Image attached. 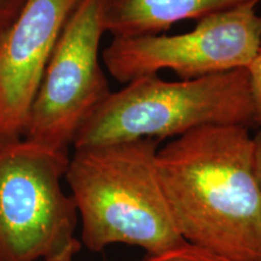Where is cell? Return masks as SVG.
I'll list each match as a JSON object with an SVG mask.
<instances>
[{"label":"cell","instance_id":"cell-1","mask_svg":"<svg viewBox=\"0 0 261 261\" xmlns=\"http://www.w3.org/2000/svg\"><path fill=\"white\" fill-rule=\"evenodd\" d=\"M249 127L205 126L160 146L156 167L182 240L224 261H261V191Z\"/></svg>","mask_w":261,"mask_h":261},{"label":"cell","instance_id":"cell-2","mask_svg":"<svg viewBox=\"0 0 261 261\" xmlns=\"http://www.w3.org/2000/svg\"><path fill=\"white\" fill-rule=\"evenodd\" d=\"M161 142H133L75 150L64 180L81 223V244L103 252L129 244L158 253L182 241L160 181Z\"/></svg>","mask_w":261,"mask_h":261},{"label":"cell","instance_id":"cell-3","mask_svg":"<svg viewBox=\"0 0 261 261\" xmlns=\"http://www.w3.org/2000/svg\"><path fill=\"white\" fill-rule=\"evenodd\" d=\"M254 123L246 68L190 80L145 75L112 92L86 120L74 150L177 138L205 126Z\"/></svg>","mask_w":261,"mask_h":261},{"label":"cell","instance_id":"cell-4","mask_svg":"<svg viewBox=\"0 0 261 261\" xmlns=\"http://www.w3.org/2000/svg\"><path fill=\"white\" fill-rule=\"evenodd\" d=\"M69 154L21 138L0 143V261H73L76 205L64 191Z\"/></svg>","mask_w":261,"mask_h":261},{"label":"cell","instance_id":"cell-5","mask_svg":"<svg viewBox=\"0 0 261 261\" xmlns=\"http://www.w3.org/2000/svg\"><path fill=\"white\" fill-rule=\"evenodd\" d=\"M259 3H248L198 19L181 34L116 37L102 52L116 81H129L171 70L180 80L243 69L261 47Z\"/></svg>","mask_w":261,"mask_h":261},{"label":"cell","instance_id":"cell-6","mask_svg":"<svg viewBox=\"0 0 261 261\" xmlns=\"http://www.w3.org/2000/svg\"><path fill=\"white\" fill-rule=\"evenodd\" d=\"M100 0H80L45 68L23 138L68 152L86 120L112 93L99 61Z\"/></svg>","mask_w":261,"mask_h":261},{"label":"cell","instance_id":"cell-7","mask_svg":"<svg viewBox=\"0 0 261 261\" xmlns=\"http://www.w3.org/2000/svg\"><path fill=\"white\" fill-rule=\"evenodd\" d=\"M80 0H25L0 32V143L23 138L45 68Z\"/></svg>","mask_w":261,"mask_h":261},{"label":"cell","instance_id":"cell-8","mask_svg":"<svg viewBox=\"0 0 261 261\" xmlns=\"http://www.w3.org/2000/svg\"><path fill=\"white\" fill-rule=\"evenodd\" d=\"M261 0H100L106 33L116 37L160 34L185 19H201L217 12Z\"/></svg>","mask_w":261,"mask_h":261},{"label":"cell","instance_id":"cell-9","mask_svg":"<svg viewBox=\"0 0 261 261\" xmlns=\"http://www.w3.org/2000/svg\"><path fill=\"white\" fill-rule=\"evenodd\" d=\"M142 261H224L205 250L203 248L195 246L188 241L182 240L174 246L163 249L158 253H146Z\"/></svg>","mask_w":261,"mask_h":261},{"label":"cell","instance_id":"cell-10","mask_svg":"<svg viewBox=\"0 0 261 261\" xmlns=\"http://www.w3.org/2000/svg\"><path fill=\"white\" fill-rule=\"evenodd\" d=\"M246 69L248 71V77H249V89L254 110V123L261 127V47Z\"/></svg>","mask_w":261,"mask_h":261},{"label":"cell","instance_id":"cell-11","mask_svg":"<svg viewBox=\"0 0 261 261\" xmlns=\"http://www.w3.org/2000/svg\"><path fill=\"white\" fill-rule=\"evenodd\" d=\"M25 0H0V32L11 23Z\"/></svg>","mask_w":261,"mask_h":261},{"label":"cell","instance_id":"cell-12","mask_svg":"<svg viewBox=\"0 0 261 261\" xmlns=\"http://www.w3.org/2000/svg\"><path fill=\"white\" fill-rule=\"evenodd\" d=\"M254 146H255V150H254V158H255V173L257 182H259L260 191H261V129L260 132H257L255 136H254Z\"/></svg>","mask_w":261,"mask_h":261}]
</instances>
